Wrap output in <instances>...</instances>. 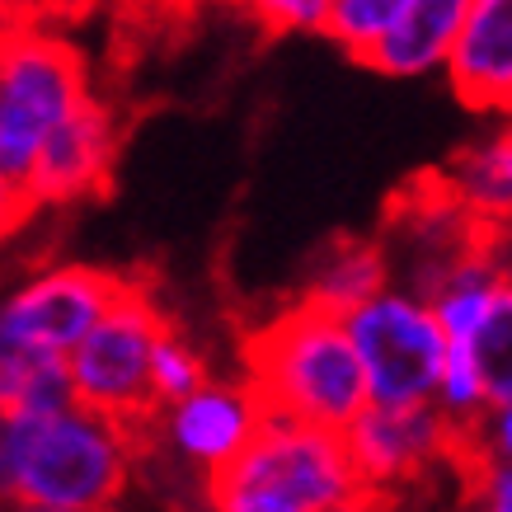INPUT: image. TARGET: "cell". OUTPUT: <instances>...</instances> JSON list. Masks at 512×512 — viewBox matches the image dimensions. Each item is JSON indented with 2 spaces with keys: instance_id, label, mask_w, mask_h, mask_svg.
Returning a JSON list of instances; mask_svg holds the SVG:
<instances>
[{
  "instance_id": "6da1fadb",
  "label": "cell",
  "mask_w": 512,
  "mask_h": 512,
  "mask_svg": "<svg viewBox=\"0 0 512 512\" xmlns=\"http://www.w3.org/2000/svg\"><path fill=\"white\" fill-rule=\"evenodd\" d=\"M141 447L123 423L85 404L57 414H5L0 423V503L113 512Z\"/></svg>"
},
{
  "instance_id": "7a4b0ae2",
  "label": "cell",
  "mask_w": 512,
  "mask_h": 512,
  "mask_svg": "<svg viewBox=\"0 0 512 512\" xmlns=\"http://www.w3.org/2000/svg\"><path fill=\"white\" fill-rule=\"evenodd\" d=\"M249 390L268 414L343 433L372 404L367 372L357 357L343 315L296 301L245 339Z\"/></svg>"
},
{
  "instance_id": "3957f363",
  "label": "cell",
  "mask_w": 512,
  "mask_h": 512,
  "mask_svg": "<svg viewBox=\"0 0 512 512\" xmlns=\"http://www.w3.org/2000/svg\"><path fill=\"white\" fill-rule=\"evenodd\" d=\"M367 494L343 433L264 414L235 461L207 475L212 512H329Z\"/></svg>"
},
{
  "instance_id": "277c9868",
  "label": "cell",
  "mask_w": 512,
  "mask_h": 512,
  "mask_svg": "<svg viewBox=\"0 0 512 512\" xmlns=\"http://www.w3.org/2000/svg\"><path fill=\"white\" fill-rule=\"evenodd\" d=\"M165 325L170 320L156 311L151 292L141 282H127L104 320L66 357L76 400L104 419L123 423L137 447H146L165 423V404L156 400V381H151V348Z\"/></svg>"
},
{
  "instance_id": "5b68a950",
  "label": "cell",
  "mask_w": 512,
  "mask_h": 512,
  "mask_svg": "<svg viewBox=\"0 0 512 512\" xmlns=\"http://www.w3.org/2000/svg\"><path fill=\"white\" fill-rule=\"evenodd\" d=\"M85 94V57L62 33L0 24V170L24 184L47 132Z\"/></svg>"
},
{
  "instance_id": "8992f818",
  "label": "cell",
  "mask_w": 512,
  "mask_h": 512,
  "mask_svg": "<svg viewBox=\"0 0 512 512\" xmlns=\"http://www.w3.org/2000/svg\"><path fill=\"white\" fill-rule=\"evenodd\" d=\"M372 404H428L447 367V334L428 301L409 292H376L343 315Z\"/></svg>"
},
{
  "instance_id": "52a82bcc",
  "label": "cell",
  "mask_w": 512,
  "mask_h": 512,
  "mask_svg": "<svg viewBox=\"0 0 512 512\" xmlns=\"http://www.w3.org/2000/svg\"><path fill=\"white\" fill-rule=\"evenodd\" d=\"M127 278L109 268H47L33 282H24L15 296L0 301V325L5 334L33 357H71L76 343L90 334L104 311L123 296Z\"/></svg>"
},
{
  "instance_id": "ba28073f",
  "label": "cell",
  "mask_w": 512,
  "mask_h": 512,
  "mask_svg": "<svg viewBox=\"0 0 512 512\" xmlns=\"http://www.w3.org/2000/svg\"><path fill=\"white\" fill-rule=\"evenodd\" d=\"M348 456L367 494H381L390 484H409L428 475L442 461L461 466V423H451L437 400L428 404H367L343 428Z\"/></svg>"
},
{
  "instance_id": "9c48e42d",
  "label": "cell",
  "mask_w": 512,
  "mask_h": 512,
  "mask_svg": "<svg viewBox=\"0 0 512 512\" xmlns=\"http://www.w3.org/2000/svg\"><path fill=\"white\" fill-rule=\"evenodd\" d=\"M113 156H118V123L104 99L85 94L62 123L47 132V141L33 156V170L24 179V193L33 207L43 202H80L109 188Z\"/></svg>"
},
{
  "instance_id": "30bf717a",
  "label": "cell",
  "mask_w": 512,
  "mask_h": 512,
  "mask_svg": "<svg viewBox=\"0 0 512 512\" xmlns=\"http://www.w3.org/2000/svg\"><path fill=\"white\" fill-rule=\"evenodd\" d=\"M264 404L245 386H226V381H202L193 395L165 409V433H170L174 451L193 461L202 475L221 470L235 461L240 451L254 442L259 423H264Z\"/></svg>"
},
{
  "instance_id": "8fae6325",
  "label": "cell",
  "mask_w": 512,
  "mask_h": 512,
  "mask_svg": "<svg viewBox=\"0 0 512 512\" xmlns=\"http://www.w3.org/2000/svg\"><path fill=\"white\" fill-rule=\"evenodd\" d=\"M447 76L466 109L512 113V0H470Z\"/></svg>"
},
{
  "instance_id": "7c38bea8",
  "label": "cell",
  "mask_w": 512,
  "mask_h": 512,
  "mask_svg": "<svg viewBox=\"0 0 512 512\" xmlns=\"http://www.w3.org/2000/svg\"><path fill=\"white\" fill-rule=\"evenodd\" d=\"M466 10L470 0H409L404 15L357 62L372 66L376 76H423L451 57Z\"/></svg>"
},
{
  "instance_id": "4fadbf2b",
  "label": "cell",
  "mask_w": 512,
  "mask_h": 512,
  "mask_svg": "<svg viewBox=\"0 0 512 512\" xmlns=\"http://www.w3.org/2000/svg\"><path fill=\"white\" fill-rule=\"evenodd\" d=\"M442 184L461 198L470 217L489 221V226H512V123L456 151L442 170Z\"/></svg>"
},
{
  "instance_id": "5bb4252c",
  "label": "cell",
  "mask_w": 512,
  "mask_h": 512,
  "mask_svg": "<svg viewBox=\"0 0 512 512\" xmlns=\"http://www.w3.org/2000/svg\"><path fill=\"white\" fill-rule=\"evenodd\" d=\"M386 278H390V259L381 245H372V240H334V249L315 264L301 301L325 306L334 315H348L353 306L372 301L376 292H386Z\"/></svg>"
},
{
  "instance_id": "9a60e30c",
  "label": "cell",
  "mask_w": 512,
  "mask_h": 512,
  "mask_svg": "<svg viewBox=\"0 0 512 512\" xmlns=\"http://www.w3.org/2000/svg\"><path fill=\"white\" fill-rule=\"evenodd\" d=\"M470 357H475V372L484 381V400L489 409L512 404V278L498 282L489 315L480 320V329L470 334Z\"/></svg>"
},
{
  "instance_id": "2e32d148",
  "label": "cell",
  "mask_w": 512,
  "mask_h": 512,
  "mask_svg": "<svg viewBox=\"0 0 512 512\" xmlns=\"http://www.w3.org/2000/svg\"><path fill=\"white\" fill-rule=\"evenodd\" d=\"M404 5H409V0H329L325 19H320V33L334 38L357 62V57L404 15Z\"/></svg>"
},
{
  "instance_id": "e0dca14e",
  "label": "cell",
  "mask_w": 512,
  "mask_h": 512,
  "mask_svg": "<svg viewBox=\"0 0 512 512\" xmlns=\"http://www.w3.org/2000/svg\"><path fill=\"white\" fill-rule=\"evenodd\" d=\"M151 381H156V400L165 404V409L179 404L184 395H193V390L207 381V362L188 348L184 334L174 325L160 329L156 348H151Z\"/></svg>"
},
{
  "instance_id": "ac0fdd59",
  "label": "cell",
  "mask_w": 512,
  "mask_h": 512,
  "mask_svg": "<svg viewBox=\"0 0 512 512\" xmlns=\"http://www.w3.org/2000/svg\"><path fill=\"white\" fill-rule=\"evenodd\" d=\"M437 409L461 428H475L489 414L484 381L475 372V357H470L466 343H447V367H442V381H437Z\"/></svg>"
},
{
  "instance_id": "d6986e66",
  "label": "cell",
  "mask_w": 512,
  "mask_h": 512,
  "mask_svg": "<svg viewBox=\"0 0 512 512\" xmlns=\"http://www.w3.org/2000/svg\"><path fill=\"white\" fill-rule=\"evenodd\" d=\"M76 404V386H71V367L66 357H43L29 376L19 395L10 400L5 414H57V409H71Z\"/></svg>"
},
{
  "instance_id": "ffe728a7",
  "label": "cell",
  "mask_w": 512,
  "mask_h": 512,
  "mask_svg": "<svg viewBox=\"0 0 512 512\" xmlns=\"http://www.w3.org/2000/svg\"><path fill=\"white\" fill-rule=\"evenodd\" d=\"M235 5L249 10L264 33H296V29L320 33V19L329 10V0H235Z\"/></svg>"
},
{
  "instance_id": "44dd1931",
  "label": "cell",
  "mask_w": 512,
  "mask_h": 512,
  "mask_svg": "<svg viewBox=\"0 0 512 512\" xmlns=\"http://www.w3.org/2000/svg\"><path fill=\"white\" fill-rule=\"evenodd\" d=\"M99 0H0V24H15V29H47L57 19H76L90 15Z\"/></svg>"
},
{
  "instance_id": "7402d4cb",
  "label": "cell",
  "mask_w": 512,
  "mask_h": 512,
  "mask_svg": "<svg viewBox=\"0 0 512 512\" xmlns=\"http://www.w3.org/2000/svg\"><path fill=\"white\" fill-rule=\"evenodd\" d=\"M470 447H475V461H480V470L512 466V404H503V409H489V419H480L475 428H470Z\"/></svg>"
},
{
  "instance_id": "603a6c76",
  "label": "cell",
  "mask_w": 512,
  "mask_h": 512,
  "mask_svg": "<svg viewBox=\"0 0 512 512\" xmlns=\"http://www.w3.org/2000/svg\"><path fill=\"white\" fill-rule=\"evenodd\" d=\"M43 357L24 353L10 334H5V325H0V409H10V400L19 395V386H24V376L38 367Z\"/></svg>"
},
{
  "instance_id": "cb8c5ba5",
  "label": "cell",
  "mask_w": 512,
  "mask_h": 512,
  "mask_svg": "<svg viewBox=\"0 0 512 512\" xmlns=\"http://www.w3.org/2000/svg\"><path fill=\"white\" fill-rule=\"evenodd\" d=\"M29 217H33V198L24 193V184H15L10 174L0 170V240L10 231H19Z\"/></svg>"
},
{
  "instance_id": "d4e9b609",
  "label": "cell",
  "mask_w": 512,
  "mask_h": 512,
  "mask_svg": "<svg viewBox=\"0 0 512 512\" xmlns=\"http://www.w3.org/2000/svg\"><path fill=\"white\" fill-rule=\"evenodd\" d=\"M475 484H480V512H512V466H489Z\"/></svg>"
},
{
  "instance_id": "484cf974",
  "label": "cell",
  "mask_w": 512,
  "mask_h": 512,
  "mask_svg": "<svg viewBox=\"0 0 512 512\" xmlns=\"http://www.w3.org/2000/svg\"><path fill=\"white\" fill-rule=\"evenodd\" d=\"M329 512H376V494H357V498H348V503H339V508H329Z\"/></svg>"
},
{
  "instance_id": "4316f807",
  "label": "cell",
  "mask_w": 512,
  "mask_h": 512,
  "mask_svg": "<svg viewBox=\"0 0 512 512\" xmlns=\"http://www.w3.org/2000/svg\"><path fill=\"white\" fill-rule=\"evenodd\" d=\"M137 10H188L193 0H132Z\"/></svg>"
},
{
  "instance_id": "83f0119b",
  "label": "cell",
  "mask_w": 512,
  "mask_h": 512,
  "mask_svg": "<svg viewBox=\"0 0 512 512\" xmlns=\"http://www.w3.org/2000/svg\"><path fill=\"white\" fill-rule=\"evenodd\" d=\"M5 512H76V508H43V503H5Z\"/></svg>"
},
{
  "instance_id": "f1b7e54d",
  "label": "cell",
  "mask_w": 512,
  "mask_h": 512,
  "mask_svg": "<svg viewBox=\"0 0 512 512\" xmlns=\"http://www.w3.org/2000/svg\"><path fill=\"white\" fill-rule=\"evenodd\" d=\"M0 423H5V409H0Z\"/></svg>"
},
{
  "instance_id": "f546056e",
  "label": "cell",
  "mask_w": 512,
  "mask_h": 512,
  "mask_svg": "<svg viewBox=\"0 0 512 512\" xmlns=\"http://www.w3.org/2000/svg\"><path fill=\"white\" fill-rule=\"evenodd\" d=\"M231 5H235V0H231Z\"/></svg>"
}]
</instances>
